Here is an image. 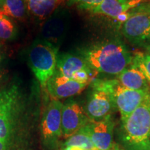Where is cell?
Returning a JSON list of instances; mask_svg holds the SVG:
<instances>
[{"label": "cell", "mask_w": 150, "mask_h": 150, "mask_svg": "<svg viewBox=\"0 0 150 150\" xmlns=\"http://www.w3.org/2000/svg\"><path fill=\"white\" fill-rule=\"evenodd\" d=\"M81 56L97 73L118 75L132 64V54L118 39L106 40L90 47Z\"/></svg>", "instance_id": "1"}, {"label": "cell", "mask_w": 150, "mask_h": 150, "mask_svg": "<svg viewBox=\"0 0 150 150\" xmlns=\"http://www.w3.org/2000/svg\"><path fill=\"white\" fill-rule=\"evenodd\" d=\"M16 27L8 16L0 13V39L11 40L16 35Z\"/></svg>", "instance_id": "17"}, {"label": "cell", "mask_w": 150, "mask_h": 150, "mask_svg": "<svg viewBox=\"0 0 150 150\" xmlns=\"http://www.w3.org/2000/svg\"><path fill=\"white\" fill-rule=\"evenodd\" d=\"M114 122L111 116L103 120L90 122L84 128L97 150L114 149Z\"/></svg>", "instance_id": "9"}, {"label": "cell", "mask_w": 150, "mask_h": 150, "mask_svg": "<svg viewBox=\"0 0 150 150\" xmlns=\"http://www.w3.org/2000/svg\"><path fill=\"white\" fill-rule=\"evenodd\" d=\"M57 51L50 42L34 44L29 53V63L35 77L42 87L56 70Z\"/></svg>", "instance_id": "4"}, {"label": "cell", "mask_w": 150, "mask_h": 150, "mask_svg": "<svg viewBox=\"0 0 150 150\" xmlns=\"http://www.w3.org/2000/svg\"><path fill=\"white\" fill-rule=\"evenodd\" d=\"M145 47V50L148 53V54H150V44L147 45H146Z\"/></svg>", "instance_id": "25"}, {"label": "cell", "mask_w": 150, "mask_h": 150, "mask_svg": "<svg viewBox=\"0 0 150 150\" xmlns=\"http://www.w3.org/2000/svg\"><path fill=\"white\" fill-rule=\"evenodd\" d=\"M130 12V11H129ZM131 16L122 24V33L133 44H150V13H131Z\"/></svg>", "instance_id": "6"}, {"label": "cell", "mask_w": 150, "mask_h": 150, "mask_svg": "<svg viewBox=\"0 0 150 150\" xmlns=\"http://www.w3.org/2000/svg\"><path fill=\"white\" fill-rule=\"evenodd\" d=\"M59 0H27V6L35 16L44 18L53 12Z\"/></svg>", "instance_id": "15"}, {"label": "cell", "mask_w": 150, "mask_h": 150, "mask_svg": "<svg viewBox=\"0 0 150 150\" xmlns=\"http://www.w3.org/2000/svg\"><path fill=\"white\" fill-rule=\"evenodd\" d=\"M93 70L81 56L72 54H62L57 56L56 70L60 74L72 79L77 73Z\"/></svg>", "instance_id": "11"}, {"label": "cell", "mask_w": 150, "mask_h": 150, "mask_svg": "<svg viewBox=\"0 0 150 150\" xmlns=\"http://www.w3.org/2000/svg\"><path fill=\"white\" fill-rule=\"evenodd\" d=\"M2 1H3V0H0V6H1V3H2Z\"/></svg>", "instance_id": "28"}, {"label": "cell", "mask_w": 150, "mask_h": 150, "mask_svg": "<svg viewBox=\"0 0 150 150\" xmlns=\"http://www.w3.org/2000/svg\"><path fill=\"white\" fill-rule=\"evenodd\" d=\"M102 1L103 0H67V4L69 6L76 5L79 9L89 11L99 5Z\"/></svg>", "instance_id": "19"}, {"label": "cell", "mask_w": 150, "mask_h": 150, "mask_svg": "<svg viewBox=\"0 0 150 150\" xmlns=\"http://www.w3.org/2000/svg\"><path fill=\"white\" fill-rule=\"evenodd\" d=\"M27 0H3L0 6V13L9 18H23L26 14Z\"/></svg>", "instance_id": "14"}, {"label": "cell", "mask_w": 150, "mask_h": 150, "mask_svg": "<svg viewBox=\"0 0 150 150\" xmlns=\"http://www.w3.org/2000/svg\"><path fill=\"white\" fill-rule=\"evenodd\" d=\"M132 64L143 73L149 83H150V54L141 52L136 53L133 57Z\"/></svg>", "instance_id": "18"}, {"label": "cell", "mask_w": 150, "mask_h": 150, "mask_svg": "<svg viewBox=\"0 0 150 150\" xmlns=\"http://www.w3.org/2000/svg\"><path fill=\"white\" fill-rule=\"evenodd\" d=\"M16 87V85L13 84V85L9 86L8 87L4 88L3 90L0 91V114L1 113L3 110L4 109L5 106H6L9 99H11Z\"/></svg>", "instance_id": "20"}, {"label": "cell", "mask_w": 150, "mask_h": 150, "mask_svg": "<svg viewBox=\"0 0 150 150\" xmlns=\"http://www.w3.org/2000/svg\"><path fill=\"white\" fill-rule=\"evenodd\" d=\"M0 59H1V53H0Z\"/></svg>", "instance_id": "29"}, {"label": "cell", "mask_w": 150, "mask_h": 150, "mask_svg": "<svg viewBox=\"0 0 150 150\" xmlns=\"http://www.w3.org/2000/svg\"><path fill=\"white\" fill-rule=\"evenodd\" d=\"M11 142L0 140V150H11Z\"/></svg>", "instance_id": "22"}, {"label": "cell", "mask_w": 150, "mask_h": 150, "mask_svg": "<svg viewBox=\"0 0 150 150\" xmlns=\"http://www.w3.org/2000/svg\"><path fill=\"white\" fill-rule=\"evenodd\" d=\"M1 77H2V73H1V72H0V80H1Z\"/></svg>", "instance_id": "26"}, {"label": "cell", "mask_w": 150, "mask_h": 150, "mask_svg": "<svg viewBox=\"0 0 150 150\" xmlns=\"http://www.w3.org/2000/svg\"><path fill=\"white\" fill-rule=\"evenodd\" d=\"M91 120L85 110L73 100L63 105L61 117L62 136L68 138L88 125Z\"/></svg>", "instance_id": "8"}, {"label": "cell", "mask_w": 150, "mask_h": 150, "mask_svg": "<svg viewBox=\"0 0 150 150\" xmlns=\"http://www.w3.org/2000/svg\"><path fill=\"white\" fill-rule=\"evenodd\" d=\"M88 85L87 83H81L65 77L56 70L47 83L46 87L52 99H60L77 95Z\"/></svg>", "instance_id": "10"}, {"label": "cell", "mask_w": 150, "mask_h": 150, "mask_svg": "<svg viewBox=\"0 0 150 150\" xmlns=\"http://www.w3.org/2000/svg\"><path fill=\"white\" fill-rule=\"evenodd\" d=\"M93 91L86 103L85 110L91 122L103 120L111 116L116 108L112 95L104 88L92 83Z\"/></svg>", "instance_id": "5"}, {"label": "cell", "mask_w": 150, "mask_h": 150, "mask_svg": "<svg viewBox=\"0 0 150 150\" xmlns=\"http://www.w3.org/2000/svg\"><path fill=\"white\" fill-rule=\"evenodd\" d=\"M136 7V5L122 0H103L99 5L89 11L93 14L103 15L117 20L123 14Z\"/></svg>", "instance_id": "13"}, {"label": "cell", "mask_w": 150, "mask_h": 150, "mask_svg": "<svg viewBox=\"0 0 150 150\" xmlns=\"http://www.w3.org/2000/svg\"><path fill=\"white\" fill-rule=\"evenodd\" d=\"M131 13H150V2L143 3L136 6L135 8L131 9L130 11Z\"/></svg>", "instance_id": "21"}, {"label": "cell", "mask_w": 150, "mask_h": 150, "mask_svg": "<svg viewBox=\"0 0 150 150\" xmlns=\"http://www.w3.org/2000/svg\"><path fill=\"white\" fill-rule=\"evenodd\" d=\"M122 123L121 139L127 149L150 150V92Z\"/></svg>", "instance_id": "2"}, {"label": "cell", "mask_w": 150, "mask_h": 150, "mask_svg": "<svg viewBox=\"0 0 150 150\" xmlns=\"http://www.w3.org/2000/svg\"><path fill=\"white\" fill-rule=\"evenodd\" d=\"M116 79L127 88L136 91H149V81L143 73L133 64L117 75Z\"/></svg>", "instance_id": "12"}, {"label": "cell", "mask_w": 150, "mask_h": 150, "mask_svg": "<svg viewBox=\"0 0 150 150\" xmlns=\"http://www.w3.org/2000/svg\"><path fill=\"white\" fill-rule=\"evenodd\" d=\"M92 83L105 88L112 95L116 108L119 110L122 122L141 104L149 91H136L124 87L117 79H94Z\"/></svg>", "instance_id": "3"}, {"label": "cell", "mask_w": 150, "mask_h": 150, "mask_svg": "<svg viewBox=\"0 0 150 150\" xmlns=\"http://www.w3.org/2000/svg\"><path fill=\"white\" fill-rule=\"evenodd\" d=\"M64 146L65 147L76 146V147L83 148L86 150H97L89 136L86 133L84 127L67 138Z\"/></svg>", "instance_id": "16"}, {"label": "cell", "mask_w": 150, "mask_h": 150, "mask_svg": "<svg viewBox=\"0 0 150 150\" xmlns=\"http://www.w3.org/2000/svg\"><path fill=\"white\" fill-rule=\"evenodd\" d=\"M111 150H120V149H116V148H114V149H111Z\"/></svg>", "instance_id": "27"}, {"label": "cell", "mask_w": 150, "mask_h": 150, "mask_svg": "<svg viewBox=\"0 0 150 150\" xmlns=\"http://www.w3.org/2000/svg\"><path fill=\"white\" fill-rule=\"evenodd\" d=\"M63 103L52 99L49 103L41 121V133L45 143L52 145L62 136L61 117Z\"/></svg>", "instance_id": "7"}, {"label": "cell", "mask_w": 150, "mask_h": 150, "mask_svg": "<svg viewBox=\"0 0 150 150\" xmlns=\"http://www.w3.org/2000/svg\"><path fill=\"white\" fill-rule=\"evenodd\" d=\"M63 150H86L79 147H76V146H72V147H65L63 149Z\"/></svg>", "instance_id": "24"}, {"label": "cell", "mask_w": 150, "mask_h": 150, "mask_svg": "<svg viewBox=\"0 0 150 150\" xmlns=\"http://www.w3.org/2000/svg\"><path fill=\"white\" fill-rule=\"evenodd\" d=\"M122 1L127 3L133 4L136 5V6H138L141 4L150 2V0H122Z\"/></svg>", "instance_id": "23"}]
</instances>
